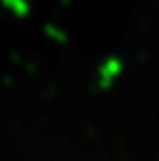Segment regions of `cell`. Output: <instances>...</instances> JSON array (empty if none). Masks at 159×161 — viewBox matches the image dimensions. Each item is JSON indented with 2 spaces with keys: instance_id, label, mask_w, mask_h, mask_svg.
Listing matches in <instances>:
<instances>
[{
  "instance_id": "1",
  "label": "cell",
  "mask_w": 159,
  "mask_h": 161,
  "mask_svg": "<svg viewBox=\"0 0 159 161\" xmlns=\"http://www.w3.org/2000/svg\"><path fill=\"white\" fill-rule=\"evenodd\" d=\"M125 71V62L119 56H107L102 59V64L98 65V77H96V85L100 90H109L115 80L123 75Z\"/></svg>"
},
{
  "instance_id": "2",
  "label": "cell",
  "mask_w": 159,
  "mask_h": 161,
  "mask_svg": "<svg viewBox=\"0 0 159 161\" xmlns=\"http://www.w3.org/2000/svg\"><path fill=\"white\" fill-rule=\"evenodd\" d=\"M4 6L17 17H25L29 15V4H27V0H2Z\"/></svg>"
},
{
  "instance_id": "3",
  "label": "cell",
  "mask_w": 159,
  "mask_h": 161,
  "mask_svg": "<svg viewBox=\"0 0 159 161\" xmlns=\"http://www.w3.org/2000/svg\"><path fill=\"white\" fill-rule=\"evenodd\" d=\"M44 35L48 38H52L54 42H58V44H65L67 42V33L58 25H50V23L44 25Z\"/></svg>"
}]
</instances>
